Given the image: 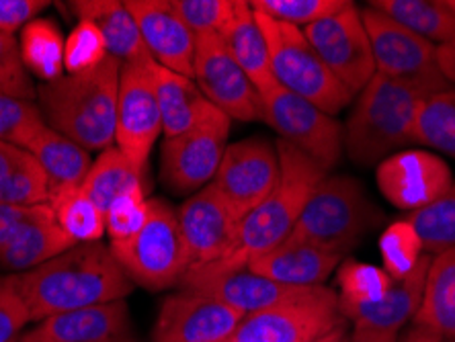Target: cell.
I'll return each mask as SVG.
<instances>
[{"label": "cell", "mask_w": 455, "mask_h": 342, "mask_svg": "<svg viewBox=\"0 0 455 342\" xmlns=\"http://www.w3.org/2000/svg\"><path fill=\"white\" fill-rule=\"evenodd\" d=\"M302 31L332 76L357 97L376 74V60L361 9L351 4Z\"/></svg>", "instance_id": "12"}, {"label": "cell", "mask_w": 455, "mask_h": 342, "mask_svg": "<svg viewBox=\"0 0 455 342\" xmlns=\"http://www.w3.org/2000/svg\"><path fill=\"white\" fill-rule=\"evenodd\" d=\"M361 19L371 44L376 72L381 76L417 83H447L437 68V45L414 36L371 6L361 9Z\"/></svg>", "instance_id": "16"}, {"label": "cell", "mask_w": 455, "mask_h": 342, "mask_svg": "<svg viewBox=\"0 0 455 342\" xmlns=\"http://www.w3.org/2000/svg\"><path fill=\"white\" fill-rule=\"evenodd\" d=\"M406 221L419 234L427 254H439L455 246V183L451 189L423 210L408 213Z\"/></svg>", "instance_id": "35"}, {"label": "cell", "mask_w": 455, "mask_h": 342, "mask_svg": "<svg viewBox=\"0 0 455 342\" xmlns=\"http://www.w3.org/2000/svg\"><path fill=\"white\" fill-rule=\"evenodd\" d=\"M398 334L379 332V330H367V328H353L347 342H396Z\"/></svg>", "instance_id": "51"}, {"label": "cell", "mask_w": 455, "mask_h": 342, "mask_svg": "<svg viewBox=\"0 0 455 342\" xmlns=\"http://www.w3.org/2000/svg\"><path fill=\"white\" fill-rule=\"evenodd\" d=\"M260 122L279 133V139L310 156L320 169L329 172L345 150L343 125L310 100L293 95L275 83L259 91Z\"/></svg>", "instance_id": "9"}, {"label": "cell", "mask_w": 455, "mask_h": 342, "mask_svg": "<svg viewBox=\"0 0 455 342\" xmlns=\"http://www.w3.org/2000/svg\"><path fill=\"white\" fill-rule=\"evenodd\" d=\"M431 258V254H423L419 265L406 277L394 281L386 298L376 301V304L339 306L343 318L351 320L353 328L400 334L406 324H412L420 310V304H423Z\"/></svg>", "instance_id": "23"}, {"label": "cell", "mask_w": 455, "mask_h": 342, "mask_svg": "<svg viewBox=\"0 0 455 342\" xmlns=\"http://www.w3.org/2000/svg\"><path fill=\"white\" fill-rule=\"evenodd\" d=\"M347 338H349V334H347V328H339V330H334L331 337H326L324 342H347Z\"/></svg>", "instance_id": "52"}, {"label": "cell", "mask_w": 455, "mask_h": 342, "mask_svg": "<svg viewBox=\"0 0 455 342\" xmlns=\"http://www.w3.org/2000/svg\"><path fill=\"white\" fill-rule=\"evenodd\" d=\"M351 4V0H254L251 3L260 15L298 29H306L323 19L337 15Z\"/></svg>", "instance_id": "38"}, {"label": "cell", "mask_w": 455, "mask_h": 342, "mask_svg": "<svg viewBox=\"0 0 455 342\" xmlns=\"http://www.w3.org/2000/svg\"><path fill=\"white\" fill-rule=\"evenodd\" d=\"M64 44L62 31L52 19H36L21 33V56L31 76L44 84L64 76Z\"/></svg>", "instance_id": "33"}, {"label": "cell", "mask_w": 455, "mask_h": 342, "mask_svg": "<svg viewBox=\"0 0 455 342\" xmlns=\"http://www.w3.org/2000/svg\"><path fill=\"white\" fill-rule=\"evenodd\" d=\"M44 9H48L45 0H0V31L15 36L36 21Z\"/></svg>", "instance_id": "46"}, {"label": "cell", "mask_w": 455, "mask_h": 342, "mask_svg": "<svg viewBox=\"0 0 455 342\" xmlns=\"http://www.w3.org/2000/svg\"><path fill=\"white\" fill-rule=\"evenodd\" d=\"M340 263L343 254L287 238L271 251L252 257L246 265L273 283L307 290V287H323Z\"/></svg>", "instance_id": "21"}, {"label": "cell", "mask_w": 455, "mask_h": 342, "mask_svg": "<svg viewBox=\"0 0 455 342\" xmlns=\"http://www.w3.org/2000/svg\"><path fill=\"white\" fill-rule=\"evenodd\" d=\"M437 68L450 86H455V39L437 48Z\"/></svg>", "instance_id": "49"}, {"label": "cell", "mask_w": 455, "mask_h": 342, "mask_svg": "<svg viewBox=\"0 0 455 342\" xmlns=\"http://www.w3.org/2000/svg\"><path fill=\"white\" fill-rule=\"evenodd\" d=\"M243 318L222 301L179 290L160 304L152 342H226Z\"/></svg>", "instance_id": "18"}, {"label": "cell", "mask_w": 455, "mask_h": 342, "mask_svg": "<svg viewBox=\"0 0 455 342\" xmlns=\"http://www.w3.org/2000/svg\"><path fill=\"white\" fill-rule=\"evenodd\" d=\"M109 58L101 33L95 25L78 21L68 33L64 44V70L66 74L91 72Z\"/></svg>", "instance_id": "41"}, {"label": "cell", "mask_w": 455, "mask_h": 342, "mask_svg": "<svg viewBox=\"0 0 455 342\" xmlns=\"http://www.w3.org/2000/svg\"><path fill=\"white\" fill-rule=\"evenodd\" d=\"M412 144H423L455 158V89L441 91L420 105L412 123Z\"/></svg>", "instance_id": "34"}, {"label": "cell", "mask_w": 455, "mask_h": 342, "mask_svg": "<svg viewBox=\"0 0 455 342\" xmlns=\"http://www.w3.org/2000/svg\"><path fill=\"white\" fill-rule=\"evenodd\" d=\"M367 6L437 48L455 39V15L445 0H371Z\"/></svg>", "instance_id": "30"}, {"label": "cell", "mask_w": 455, "mask_h": 342, "mask_svg": "<svg viewBox=\"0 0 455 342\" xmlns=\"http://www.w3.org/2000/svg\"><path fill=\"white\" fill-rule=\"evenodd\" d=\"M109 248L132 283L150 291L179 285L191 266L177 211L163 199L148 201V218L136 236Z\"/></svg>", "instance_id": "6"}, {"label": "cell", "mask_w": 455, "mask_h": 342, "mask_svg": "<svg viewBox=\"0 0 455 342\" xmlns=\"http://www.w3.org/2000/svg\"><path fill=\"white\" fill-rule=\"evenodd\" d=\"M443 342H455V340H443Z\"/></svg>", "instance_id": "55"}, {"label": "cell", "mask_w": 455, "mask_h": 342, "mask_svg": "<svg viewBox=\"0 0 455 342\" xmlns=\"http://www.w3.org/2000/svg\"><path fill=\"white\" fill-rule=\"evenodd\" d=\"M29 322H33L31 314L12 283V277L3 274L0 277V342L17 338Z\"/></svg>", "instance_id": "45"}, {"label": "cell", "mask_w": 455, "mask_h": 342, "mask_svg": "<svg viewBox=\"0 0 455 342\" xmlns=\"http://www.w3.org/2000/svg\"><path fill=\"white\" fill-rule=\"evenodd\" d=\"M378 189L403 211L423 210L451 189L453 177L447 163L425 150L398 152L381 160L376 169Z\"/></svg>", "instance_id": "19"}, {"label": "cell", "mask_w": 455, "mask_h": 342, "mask_svg": "<svg viewBox=\"0 0 455 342\" xmlns=\"http://www.w3.org/2000/svg\"><path fill=\"white\" fill-rule=\"evenodd\" d=\"M339 293L310 287L240 320L226 342H320L345 326Z\"/></svg>", "instance_id": "8"}, {"label": "cell", "mask_w": 455, "mask_h": 342, "mask_svg": "<svg viewBox=\"0 0 455 342\" xmlns=\"http://www.w3.org/2000/svg\"><path fill=\"white\" fill-rule=\"evenodd\" d=\"M257 21L269 48L273 76L283 89L310 100L332 117L351 105L355 97L326 68L302 29L273 21L260 12H257Z\"/></svg>", "instance_id": "7"}, {"label": "cell", "mask_w": 455, "mask_h": 342, "mask_svg": "<svg viewBox=\"0 0 455 342\" xmlns=\"http://www.w3.org/2000/svg\"><path fill=\"white\" fill-rule=\"evenodd\" d=\"M150 58L163 68L193 78L196 36L187 29L171 0H125Z\"/></svg>", "instance_id": "20"}, {"label": "cell", "mask_w": 455, "mask_h": 342, "mask_svg": "<svg viewBox=\"0 0 455 342\" xmlns=\"http://www.w3.org/2000/svg\"><path fill=\"white\" fill-rule=\"evenodd\" d=\"M447 89H451L447 83L394 80L373 74L343 125L347 156L357 164L373 166L398 147L412 144V123L420 105Z\"/></svg>", "instance_id": "2"}, {"label": "cell", "mask_w": 455, "mask_h": 342, "mask_svg": "<svg viewBox=\"0 0 455 342\" xmlns=\"http://www.w3.org/2000/svg\"><path fill=\"white\" fill-rule=\"evenodd\" d=\"M31 330L42 342H140L125 299L60 314Z\"/></svg>", "instance_id": "22"}, {"label": "cell", "mask_w": 455, "mask_h": 342, "mask_svg": "<svg viewBox=\"0 0 455 342\" xmlns=\"http://www.w3.org/2000/svg\"><path fill=\"white\" fill-rule=\"evenodd\" d=\"M412 322L429 326L443 340H455V246L433 254L423 304Z\"/></svg>", "instance_id": "29"}, {"label": "cell", "mask_w": 455, "mask_h": 342, "mask_svg": "<svg viewBox=\"0 0 455 342\" xmlns=\"http://www.w3.org/2000/svg\"><path fill=\"white\" fill-rule=\"evenodd\" d=\"M119 74L122 62L109 56L95 70L42 84L37 97L45 122L89 152L116 146Z\"/></svg>", "instance_id": "3"}, {"label": "cell", "mask_w": 455, "mask_h": 342, "mask_svg": "<svg viewBox=\"0 0 455 342\" xmlns=\"http://www.w3.org/2000/svg\"><path fill=\"white\" fill-rule=\"evenodd\" d=\"M45 125L48 122L33 100L0 95V142L27 150Z\"/></svg>", "instance_id": "39"}, {"label": "cell", "mask_w": 455, "mask_h": 342, "mask_svg": "<svg viewBox=\"0 0 455 342\" xmlns=\"http://www.w3.org/2000/svg\"><path fill=\"white\" fill-rule=\"evenodd\" d=\"M50 207L58 226L75 240V244L101 243L105 236V211L89 197L83 185L53 191Z\"/></svg>", "instance_id": "31"}, {"label": "cell", "mask_w": 455, "mask_h": 342, "mask_svg": "<svg viewBox=\"0 0 455 342\" xmlns=\"http://www.w3.org/2000/svg\"><path fill=\"white\" fill-rule=\"evenodd\" d=\"M27 156V150L17 147L12 144L0 142V187H3L12 172L19 169V164L23 163Z\"/></svg>", "instance_id": "48"}, {"label": "cell", "mask_w": 455, "mask_h": 342, "mask_svg": "<svg viewBox=\"0 0 455 342\" xmlns=\"http://www.w3.org/2000/svg\"><path fill=\"white\" fill-rule=\"evenodd\" d=\"M33 322L125 299L133 283L109 246L76 244L27 273L11 274Z\"/></svg>", "instance_id": "1"}, {"label": "cell", "mask_w": 455, "mask_h": 342, "mask_svg": "<svg viewBox=\"0 0 455 342\" xmlns=\"http://www.w3.org/2000/svg\"><path fill=\"white\" fill-rule=\"evenodd\" d=\"M177 216L191 265L216 263L236 251L243 218L213 185L193 193Z\"/></svg>", "instance_id": "17"}, {"label": "cell", "mask_w": 455, "mask_h": 342, "mask_svg": "<svg viewBox=\"0 0 455 342\" xmlns=\"http://www.w3.org/2000/svg\"><path fill=\"white\" fill-rule=\"evenodd\" d=\"M218 37L222 39L230 56L236 60V64L251 78L254 89L265 91L277 83L271 70L265 33L260 29L257 12H254L251 3L234 0L232 15Z\"/></svg>", "instance_id": "26"}, {"label": "cell", "mask_w": 455, "mask_h": 342, "mask_svg": "<svg viewBox=\"0 0 455 342\" xmlns=\"http://www.w3.org/2000/svg\"><path fill=\"white\" fill-rule=\"evenodd\" d=\"M396 342H443V337L431 330L429 326L423 324H412L406 328L403 334H398Z\"/></svg>", "instance_id": "50"}, {"label": "cell", "mask_w": 455, "mask_h": 342, "mask_svg": "<svg viewBox=\"0 0 455 342\" xmlns=\"http://www.w3.org/2000/svg\"><path fill=\"white\" fill-rule=\"evenodd\" d=\"M379 252L381 263H384L381 269L390 274L394 281L406 277L419 265L423 254H427L419 234L414 232V227L406 219L394 221L386 227L384 234L379 236Z\"/></svg>", "instance_id": "37"}, {"label": "cell", "mask_w": 455, "mask_h": 342, "mask_svg": "<svg viewBox=\"0 0 455 342\" xmlns=\"http://www.w3.org/2000/svg\"><path fill=\"white\" fill-rule=\"evenodd\" d=\"M275 147L279 154L277 185L273 187L269 197L243 219L236 251L224 260L249 263L252 257L271 251L273 246L290 238L307 199L320 180L329 174L310 156L283 139H277Z\"/></svg>", "instance_id": "4"}, {"label": "cell", "mask_w": 455, "mask_h": 342, "mask_svg": "<svg viewBox=\"0 0 455 342\" xmlns=\"http://www.w3.org/2000/svg\"><path fill=\"white\" fill-rule=\"evenodd\" d=\"M50 199L52 185L48 174L39 166L37 160L27 152L19 169L0 187V203L36 207L50 203Z\"/></svg>", "instance_id": "40"}, {"label": "cell", "mask_w": 455, "mask_h": 342, "mask_svg": "<svg viewBox=\"0 0 455 342\" xmlns=\"http://www.w3.org/2000/svg\"><path fill=\"white\" fill-rule=\"evenodd\" d=\"M144 174L127 160L117 146H111L99 154L86 174L83 189L89 197L107 211L113 201L125 193L144 189Z\"/></svg>", "instance_id": "32"}, {"label": "cell", "mask_w": 455, "mask_h": 342, "mask_svg": "<svg viewBox=\"0 0 455 342\" xmlns=\"http://www.w3.org/2000/svg\"><path fill=\"white\" fill-rule=\"evenodd\" d=\"M31 213L33 207L0 203V252L11 244V240L17 236V232L31 218Z\"/></svg>", "instance_id": "47"}, {"label": "cell", "mask_w": 455, "mask_h": 342, "mask_svg": "<svg viewBox=\"0 0 455 342\" xmlns=\"http://www.w3.org/2000/svg\"><path fill=\"white\" fill-rule=\"evenodd\" d=\"M394 279L381 266L343 260L337 269L339 306H370L384 299Z\"/></svg>", "instance_id": "36"}, {"label": "cell", "mask_w": 455, "mask_h": 342, "mask_svg": "<svg viewBox=\"0 0 455 342\" xmlns=\"http://www.w3.org/2000/svg\"><path fill=\"white\" fill-rule=\"evenodd\" d=\"M154 91H156L164 138H175L187 131L212 107L196 80L166 70L156 62H154Z\"/></svg>", "instance_id": "27"}, {"label": "cell", "mask_w": 455, "mask_h": 342, "mask_svg": "<svg viewBox=\"0 0 455 342\" xmlns=\"http://www.w3.org/2000/svg\"><path fill=\"white\" fill-rule=\"evenodd\" d=\"M27 152L48 174L52 193L62 187L83 185L92 166L89 150L52 130L50 125L37 133L36 139L27 146Z\"/></svg>", "instance_id": "28"}, {"label": "cell", "mask_w": 455, "mask_h": 342, "mask_svg": "<svg viewBox=\"0 0 455 342\" xmlns=\"http://www.w3.org/2000/svg\"><path fill=\"white\" fill-rule=\"evenodd\" d=\"M230 125L232 119L212 105L189 130L175 138H164L160 179L166 189L187 195L212 185L228 147Z\"/></svg>", "instance_id": "10"}, {"label": "cell", "mask_w": 455, "mask_h": 342, "mask_svg": "<svg viewBox=\"0 0 455 342\" xmlns=\"http://www.w3.org/2000/svg\"><path fill=\"white\" fill-rule=\"evenodd\" d=\"M329 337H331V334H329ZM320 342H324V340H320Z\"/></svg>", "instance_id": "56"}, {"label": "cell", "mask_w": 455, "mask_h": 342, "mask_svg": "<svg viewBox=\"0 0 455 342\" xmlns=\"http://www.w3.org/2000/svg\"><path fill=\"white\" fill-rule=\"evenodd\" d=\"M148 201L146 189H140L125 193L107 207L105 234L109 236V246L124 244L132 236H136L148 218Z\"/></svg>", "instance_id": "42"}, {"label": "cell", "mask_w": 455, "mask_h": 342, "mask_svg": "<svg viewBox=\"0 0 455 342\" xmlns=\"http://www.w3.org/2000/svg\"><path fill=\"white\" fill-rule=\"evenodd\" d=\"M11 342H42V340H39L36 334H33V330H27V332L19 334L17 338H12Z\"/></svg>", "instance_id": "53"}, {"label": "cell", "mask_w": 455, "mask_h": 342, "mask_svg": "<svg viewBox=\"0 0 455 342\" xmlns=\"http://www.w3.org/2000/svg\"><path fill=\"white\" fill-rule=\"evenodd\" d=\"M68 6L78 21L97 27L109 56L122 62V66L152 60L136 19L125 3H119V0H75Z\"/></svg>", "instance_id": "25"}, {"label": "cell", "mask_w": 455, "mask_h": 342, "mask_svg": "<svg viewBox=\"0 0 455 342\" xmlns=\"http://www.w3.org/2000/svg\"><path fill=\"white\" fill-rule=\"evenodd\" d=\"M193 36H220L234 11V0H171Z\"/></svg>", "instance_id": "43"}, {"label": "cell", "mask_w": 455, "mask_h": 342, "mask_svg": "<svg viewBox=\"0 0 455 342\" xmlns=\"http://www.w3.org/2000/svg\"><path fill=\"white\" fill-rule=\"evenodd\" d=\"M381 221L357 180L343 174H326L307 199L290 238L343 254Z\"/></svg>", "instance_id": "5"}, {"label": "cell", "mask_w": 455, "mask_h": 342, "mask_svg": "<svg viewBox=\"0 0 455 342\" xmlns=\"http://www.w3.org/2000/svg\"><path fill=\"white\" fill-rule=\"evenodd\" d=\"M193 80L210 103L236 122L260 119V97L218 36L196 37Z\"/></svg>", "instance_id": "14"}, {"label": "cell", "mask_w": 455, "mask_h": 342, "mask_svg": "<svg viewBox=\"0 0 455 342\" xmlns=\"http://www.w3.org/2000/svg\"><path fill=\"white\" fill-rule=\"evenodd\" d=\"M277 179L279 154L275 144L254 136L228 144L212 185L244 219L269 197Z\"/></svg>", "instance_id": "13"}, {"label": "cell", "mask_w": 455, "mask_h": 342, "mask_svg": "<svg viewBox=\"0 0 455 342\" xmlns=\"http://www.w3.org/2000/svg\"><path fill=\"white\" fill-rule=\"evenodd\" d=\"M0 95L33 100L37 95L29 70L25 68L21 45L15 36L0 31Z\"/></svg>", "instance_id": "44"}, {"label": "cell", "mask_w": 455, "mask_h": 342, "mask_svg": "<svg viewBox=\"0 0 455 342\" xmlns=\"http://www.w3.org/2000/svg\"><path fill=\"white\" fill-rule=\"evenodd\" d=\"M447 3V6H450V9L453 11V15H455V0H445Z\"/></svg>", "instance_id": "54"}, {"label": "cell", "mask_w": 455, "mask_h": 342, "mask_svg": "<svg viewBox=\"0 0 455 342\" xmlns=\"http://www.w3.org/2000/svg\"><path fill=\"white\" fill-rule=\"evenodd\" d=\"M180 290L196 291L234 307L244 316L275 306L302 290L283 287L260 277L246 263L216 260V263L191 265L179 283ZM310 290V287H307Z\"/></svg>", "instance_id": "15"}, {"label": "cell", "mask_w": 455, "mask_h": 342, "mask_svg": "<svg viewBox=\"0 0 455 342\" xmlns=\"http://www.w3.org/2000/svg\"><path fill=\"white\" fill-rule=\"evenodd\" d=\"M75 244L68 234L58 226L50 203L33 207L31 218L0 252V269L11 274L27 273L70 251Z\"/></svg>", "instance_id": "24"}, {"label": "cell", "mask_w": 455, "mask_h": 342, "mask_svg": "<svg viewBox=\"0 0 455 342\" xmlns=\"http://www.w3.org/2000/svg\"><path fill=\"white\" fill-rule=\"evenodd\" d=\"M163 119L154 91V60L124 64L119 74L116 146L144 174Z\"/></svg>", "instance_id": "11"}]
</instances>
